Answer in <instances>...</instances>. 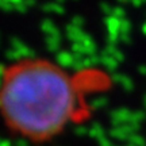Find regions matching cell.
<instances>
[{"instance_id": "1", "label": "cell", "mask_w": 146, "mask_h": 146, "mask_svg": "<svg viewBox=\"0 0 146 146\" xmlns=\"http://www.w3.org/2000/svg\"><path fill=\"white\" fill-rule=\"evenodd\" d=\"M107 85L98 70L72 72L45 57H21L0 73V118L14 135L46 143L89 114V95Z\"/></svg>"}]
</instances>
